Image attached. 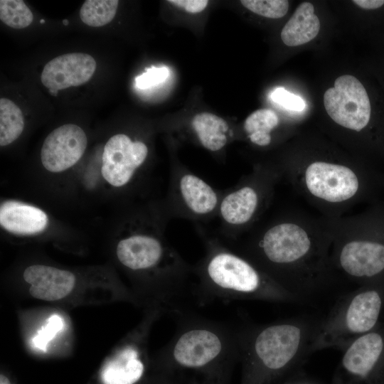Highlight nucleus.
Masks as SVG:
<instances>
[{"label":"nucleus","mask_w":384,"mask_h":384,"mask_svg":"<svg viewBox=\"0 0 384 384\" xmlns=\"http://www.w3.org/2000/svg\"><path fill=\"white\" fill-rule=\"evenodd\" d=\"M87 144V136L81 127L73 124L62 125L44 140L41 151L42 164L50 172L63 171L79 161Z\"/></svg>","instance_id":"14"},{"label":"nucleus","mask_w":384,"mask_h":384,"mask_svg":"<svg viewBox=\"0 0 384 384\" xmlns=\"http://www.w3.org/2000/svg\"><path fill=\"white\" fill-rule=\"evenodd\" d=\"M353 2L365 9H375L384 4V0H353Z\"/></svg>","instance_id":"30"},{"label":"nucleus","mask_w":384,"mask_h":384,"mask_svg":"<svg viewBox=\"0 0 384 384\" xmlns=\"http://www.w3.org/2000/svg\"><path fill=\"white\" fill-rule=\"evenodd\" d=\"M24 128L21 109L11 100H0V145L4 146L17 139Z\"/></svg>","instance_id":"22"},{"label":"nucleus","mask_w":384,"mask_h":384,"mask_svg":"<svg viewBox=\"0 0 384 384\" xmlns=\"http://www.w3.org/2000/svg\"><path fill=\"white\" fill-rule=\"evenodd\" d=\"M63 327V321L60 316L54 314L48 318L43 327L33 338V345L43 351H46L48 343Z\"/></svg>","instance_id":"26"},{"label":"nucleus","mask_w":384,"mask_h":384,"mask_svg":"<svg viewBox=\"0 0 384 384\" xmlns=\"http://www.w3.org/2000/svg\"><path fill=\"white\" fill-rule=\"evenodd\" d=\"M169 3L188 13L196 14L203 11L208 1L207 0H169Z\"/></svg>","instance_id":"29"},{"label":"nucleus","mask_w":384,"mask_h":384,"mask_svg":"<svg viewBox=\"0 0 384 384\" xmlns=\"http://www.w3.org/2000/svg\"><path fill=\"white\" fill-rule=\"evenodd\" d=\"M63 24H64L65 26H67V25L68 24V21L66 20V19H65V20H63Z\"/></svg>","instance_id":"33"},{"label":"nucleus","mask_w":384,"mask_h":384,"mask_svg":"<svg viewBox=\"0 0 384 384\" xmlns=\"http://www.w3.org/2000/svg\"><path fill=\"white\" fill-rule=\"evenodd\" d=\"M240 3L252 12L270 18H282L289 9L287 0H242Z\"/></svg>","instance_id":"25"},{"label":"nucleus","mask_w":384,"mask_h":384,"mask_svg":"<svg viewBox=\"0 0 384 384\" xmlns=\"http://www.w3.org/2000/svg\"><path fill=\"white\" fill-rule=\"evenodd\" d=\"M48 218L41 209L21 202L9 201L0 208V224L7 231L33 235L44 230Z\"/></svg>","instance_id":"17"},{"label":"nucleus","mask_w":384,"mask_h":384,"mask_svg":"<svg viewBox=\"0 0 384 384\" xmlns=\"http://www.w3.org/2000/svg\"><path fill=\"white\" fill-rule=\"evenodd\" d=\"M0 19L11 28L21 29L32 23L33 16L23 1L1 0Z\"/></svg>","instance_id":"24"},{"label":"nucleus","mask_w":384,"mask_h":384,"mask_svg":"<svg viewBox=\"0 0 384 384\" xmlns=\"http://www.w3.org/2000/svg\"><path fill=\"white\" fill-rule=\"evenodd\" d=\"M44 22H45V21H44L43 19H42V20L41 21V23H44Z\"/></svg>","instance_id":"34"},{"label":"nucleus","mask_w":384,"mask_h":384,"mask_svg":"<svg viewBox=\"0 0 384 384\" xmlns=\"http://www.w3.org/2000/svg\"><path fill=\"white\" fill-rule=\"evenodd\" d=\"M223 191L177 162L170 174L169 190L164 209L170 218L205 223L218 216Z\"/></svg>","instance_id":"10"},{"label":"nucleus","mask_w":384,"mask_h":384,"mask_svg":"<svg viewBox=\"0 0 384 384\" xmlns=\"http://www.w3.org/2000/svg\"><path fill=\"white\" fill-rule=\"evenodd\" d=\"M270 98L277 104L280 105L287 110L300 112L302 111L306 104L304 100L284 87H277L270 94Z\"/></svg>","instance_id":"28"},{"label":"nucleus","mask_w":384,"mask_h":384,"mask_svg":"<svg viewBox=\"0 0 384 384\" xmlns=\"http://www.w3.org/2000/svg\"><path fill=\"white\" fill-rule=\"evenodd\" d=\"M324 105L331 119L346 129L360 132L369 123L371 108L368 93L353 75L337 78L334 87L325 92Z\"/></svg>","instance_id":"12"},{"label":"nucleus","mask_w":384,"mask_h":384,"mask_svg":"<svg viewBox=\"0 0 384 384\" xmlns=\"http://www.w3.org/2000/svg\"><path fill=\"white\" fill-rule=\"evenodd\" d=\"M141 353L135 343L121 348L104 366L100 376L103 384L137 383L145 370Z\"/></svg>","instance_id":"18"},{"label":"nucleus","mask_w":384,"mask_h":384,"mask_svg":"<svg viewBox=\"0 0 384 384\" xmlns=\"http://www.w3.org/2000/svg\"><path fill=\"white\" fill-rule=\"evenodd\" d=\"M284 384H316L301 375L299 372H297L290 377Z\"/></svg>","instance_id":"31"},{"label":"nucleus","mask_w":384,"mask_h":384,"mask_svg":"<svg viewBox=\"0 0 384 384\" xmlns=\"http://www.w3.org/2000/svg\"><path fill=\"white\" fill-rule=\"evenodd\" d=\"M118 4L117 0H87L80 9V19L89 26H105L115 16Z\"/></svg>","instance_id":"23"},{"label":"nucleus","mask_w":384,"mask_h":384,"mask_svg":"<svg viewBox=\"0 0 384 384\" xmlns=\"http://www.w3.org/2000/svg\"><path fill=\"white\" fill-rule=\"evenodd\" d=\"M318 321L299 318L263 325L246 324L240 354L243 384H272L297 373L311 353Z\"/></svg>","instance_id":"4"},{"label":"nucleus","mask_w":384,"mask_h":384,"mask_svg":"<svg viewBox=\"0 0 384 384\" xmlns=\"http://www.w3.org/2000/svg\"><path fill=\"white\" fill-rule=\"evenodd\" d=\"M23 276L31 285L30 294L44 301L62 299L70 293L75 283V277L72 272L43 265L28 267Z\"/></svg>","instance_id":"16"},{"label":"nucleus","mask_w":384,"mask_h":384,"mask_svg":"<svg viewBox=\"0 0 384 384\" xmlns=\"http://www.w3.org/2000/svg\"><path fill=\"white\" fill-rule=\"evenodd\" d=\"M96 62L89 54L72 53L59 55L44 66L41 82L49 91H58L87 82L93 75Z\"/></svg>","instance_id":"15"},{"label":"nucleus","mask_w":384,"mask_h":384,"mask_svg":"<svg viewBox=\"0 0 384 384\" xmlns=\"http://www.w3.org/2000/svg\"><path fill=\"white\" fill-rule=\"evenodd\" d=\"M279 124V119L275 112L270 109H260L254 111L246 118L243 131L251 143L265 147L272 143V134Z\"/></svg>","instance_id":"21"},{"label":"nucleus","mask_w":384,"mask_h":384,"mask_svg":"<svg viewBox=\"0 0 384 384\" xmlns=\"http://www.w3.org/2000/svg\"><path fill=\"white\" fill-rule=\"evenodd\" d=\"M191 128L198 143L214 153L222 151L233 136L224 119L206 112H200L193 117Z\"/></svg>","instance_id":"19"},{"label":"nucleus","mask_w":384,"mask_h":384,"mask_svg":"<svg viewBox=\"0 0 384 384\" xmlns=\"http://www.w3.org/2000/svg\"><path fill=\"white\" fill-rule=\"evenodd\" d=\"M327 220L332 237L331 260L336 276L360 282L384 271V243L365 235L360 216L346 214Z\"/></svg>","instance_id":"9"},{"label":"nucleus","mask_w":384,"mask_h":384,"mask_svg":"<svg viewBox=\"0 0 384 384\" xmlns=\"http://www.w3.org/2000/svg\"><path fill=\"white\" fill-rule=\"evenodd\" d=\"M0 384H11L9 380L3 374L0 375Z\"/></svg>","instance_id":"32"},{"label":"nucleus","mask_w":384,"mask_h":384,"mask_svg":"<svg viewBox=\"0 0 384 384\" xmlns=\"http://www.w3.org/2000/svg\"><path fill=\"white\" fill-rule=\"evenodd\" d=\"M169 75L168 68L151 67L135 78V86L141 90L149 89L164 82Z\"/></svg>","instance_id":"27"},{"label":"nucleus","mask_w":384,"mask_h":384,"mask_svg":"<svg viewBox=\"0 0 384 384\" xmlns=\"http://www.w3.org/2000/svg\"><path fill=\"white\" fill-rule=\"evenodd\" d=\"M282 177L277 166H256L237 184L223 191L218 218L220 236L231 245L252 230L268 209Z\"/></svg>","instance_id":"7"},{"label":"nucleus","mask_w":384,"mask_h":384,"mask_svg":"<svg viewBox=\"0 0 384 384\" xmlns=\"http://www.w3.org/2000/svg\"><path fill=\"white\" fill-rule=\"evenodd\" d=\"M277 167L282 180L326 219L346 215L363 193V174L347 161L317 159L284 162Z\"/></svg>","instance_id":"6"},{"label":"nucleus","mask_w":384,"mask_h":384,"mask_svg":"<svg viewBox=\"0 0 384 384\" xmlns=\"http://www.w3.org/2000/svg\"><path fill=\"white\" fill-rule=\"evenodd\" d=\"M170 218L166 212L156 219L137 217L129 223L127 234L118 242L119 262L142 276L164 309L176 316L196 303L193 265L187 262L163 235Z\"/></svg>","instance_id":"2"},{"label":"nucleus","mask_w":384,"mask_h":384,"mask_svg":"<svg viewBox=\"0 0 384 384\" xmlns=\"http://www.w3.org/2000/svg\"><path fill=\"white\" fill-rule=\"evenodd\" d=\"M173 338L162 352L167 366L210 373L240 359L246 323L216 321L183 313Z\"/></svg>","instance_id":"5"},{"label":"nucleus","mask_w":384,"mask_h":384,"mask_svg":"<svg viewBox=\"0 0 384 384\" xmlns=\"http://www.w3.org/2000/svg\"></svg>","instance_id":"35"},{"label":"nucleus","mask_w":384,"mask_h":384,"mask_svg":"<svg viewBox=\"0 0 384 384\" xmlns=\"http://www.w3.org/2000/svg\"><path fill=\"white\" fill-rule=\"evenodd\" d=\"M320 21L312 4H300L281 32L282 42L288 46H297L313 40L319 33Z\"/></svg>","instance_id":"20"},{"label":"nucleus","mask_w":384,"mask_h":384,"mask_svg":"<svg viewBox=\"0 0 384 384\" xmlns=\"http://www.w3.org/2000/svg\"><path fill=\"white\" fill-rule=\"evenodd\" d=\"M384 337L370 331L344 350L330 384H384Z\"/></svg>","instance_id":"11"},{"label":"nucleus","mask_w":384,"mask_h":384,"mask_svg":"<svg viewBox=\"0 0 384 384\" xmlns=\"http://www.w3.org/2000/svg\"><path fill=\"white\" fill-rule=\"evenodd\" d=\"M196 228L205 247L204 256L193 265L197 304L215 299L301 301L217 235L208 233L201 224Z\"/></svg>","instance_id":"3"},{"label":"nucleus","mask_w":384,"mask_h":384,"mask_svg":"<svg viewBox=\"0 0 384 384\" xmlns=\"http://www.w3.org/2000/svg\"><path fill=\"white\" fill-rule=\"evenodd\" d=\"M382 298L375 289H358L339 298L319 320L311 353L326 348L344 350L357 338L372 331L380 314Z\"/></svg>","instance_id":"8"},{"label":"nucleus","mask_w":384,"mask_h":384,"mask_svg":"<svg viewBox=\"0 0 384 384\" xmlns=\"http://www.w3.org/2000/svg\"><path fill=\"white\" fill-rule=\"evenodd\" d=\"M243 237L228 246L301 301L324 289L336 277L329 222L321 215L280 214L257 223Z\"/></svg>","instance_id":"1"},{"label":"nucleus","mask_w":384,"mask_h":384,"mask_svg":"<svg viewBox=\"0 0 384 384\" xmlns=\"http://www.w3.org/2000/svg\"><path fill=\"white\" fill-rule=\"evenodd\" d=\"M149 148L142 141H133L125 134L112 136L102 154L101 172L105 180L121 188L134 181L147 159Z\"/></svg>","instance_id":"13"}]
</instances>
